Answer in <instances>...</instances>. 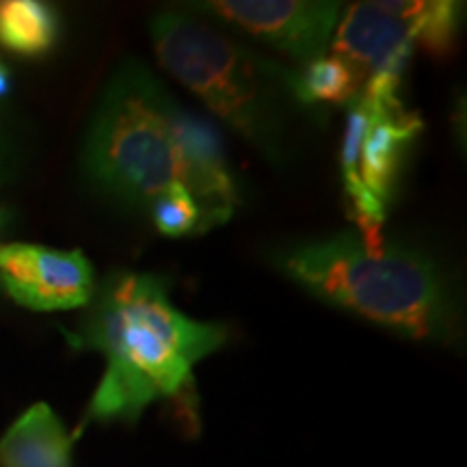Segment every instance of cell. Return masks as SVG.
I'll list each match as a JSON object with an SVG mask.
<instances>
[{"label":"cell","mask_w":467,"mask_h":467,"mask_svg":"<svg viewBox=\"0 0 467 467\" xmlns=\"http://www.w3.org/2000/svg\"><path fill=\"white\" fill-rule=\"evenodd\" d=\"M17 156V145L14 130H11L7 117H5L3 110H0V182L3 178L11 171V167L16 165Z\"/></svg>","instance_id":"cell-14"},{"label":"cell","mask_w":467,"mask_h":467,"mask_svg":"<svg viewBox=\"0 0 467 467\" xmlns=\"http://www.w3.org/2000/svg\"><path fill=\"white\" fill-rule=\"evenodd\" d=\"M227 327L186 317L161 275L113 271L96 285L69 342L98 350L107 370L87 407V422L134 424L151 402L182 396L192 368L227 340Z\"/></svg>","instance_id":"cell-1"},{"label":"cell","mask_w":467,"mask_h":467,"mask_svg":"<svg viewBox=\"0 0 467 467\" xmlns=\"http://www.w3.org/2000/svg\"><path fill=\"white\" fill-rule=\"evenodd\" d=\"M74 435L52 411L37 402L0 437V467H74Z\"/></svg>","instance_id":"cell-9"},{"label":"cell","mask_w":467,"mask_h":467,"mask_svg":"<svg viewBox=\"0 0 467 467\" xmlns=\"http://www.w3.org/2000/svg\"><path fill=\"white\" fill-rule=\"evenodd\" d=\"M180 107L150 67L124 58L93 110L83 171L102 195L150 208L171 184L184 186Z\"/></svg>","instance_id":"cell-4"},{"label":"cell","mask_w":467,"mask_h":467,"mask_svg":"<svg viewBox=\"0 0 467 467\" xmlns=\"http://www.w3.org/2000/svg\"><path fill=\"white\" fill-rule=\"evenodd\" d=\"M151 221L162 236L182 238L206 234L210 227L203 217L200 203L182 184H171L150 206Z\"/></svg>","instance_id":"cell-13"},{"label":"cell","mask_w":467,"mask_h":467,"mask_svg":"<svg viewBox=\"0 0 467 467\" xmlns=\"http://www.w3.org/2000/svg\"><path fill=\"white\" fill-rule=\"evenodd\" d=\"M334 55L359 66L370 76L375 72H399L411 61L413 26L409 0L355 3L342 9L331 37Z\"/></svg>","instance_id":"cell-8"},{"label":"cell","mask_w":467,"mask_h":467,"mask_svg":"<svg viewBox=\"0 0 467 467\" xmlns=\"http://www.w3.org/2000/svg\"><path fill=\"white\" fill-rule=\"evenodd\" d=\"M11 219H14V213L7 206H0V234L7 230V225L11 223Z\"/></svg>","instance_id":"cell-16"},{"label":"cell","mask_w":467,"mask_h":467,"mask_svg":"<svg viewBox=\"0 0 467 467\" xmlns=\"http://www.w3.org/2000/svg\"><path fill=\"white\" fill-rule=\"evenodd\" d=\"M61 35L57 9L39 0H0V48L25 58H42Z\"/></svg>","instance_id":"cell-10"},{"label":"cell","mask_w":467,"mask_h":467,"mask_svg":"<svg viewBox=\"0 0 467 467\" xmlns=\"http://www.w3.org/2000/svg\"><path fill=\"white\" fill-rule=\"evenodd\" d=\"M96 282L83 251L42 244H0V292L35 312H63L89 306Z\"/></svg>","instance_id":"cell-6"},{"label":"cell","mask_w":467,"mask_h":467,"mask_svg":"<svg viewBox=\"0 0 467 467\" xmlns=\"http://www.w3.org/2000/svg\"><path fill=\"white\" fill-rule=\"evenodd\" d=\"M268 262L309 295L409 340H463L459 285L435 254L409 241L368 247L358 230L296 238L268 249Z\"/></svg>","instance_id":"cell-2"},{"label":"cell","mask_w":467,"mask_h":467,"mask_svg":"<svg viewBox=\"0 0 467 467\" xmlns=\"http://www.w3.org/2000/svg\"><path fill=\"white\" fill-rule=\"evenodd\" d=\"M463 5L452 0L411 3L413 44L433 58H448L457 50Z\"/></svg>","instance_id":"cell-12"},{"label":"cell","mask_w":467,"mask_h":467,"mask_svg":"<svg viewBox=\"0 0 467 467\" xmlns=\"http://www.w3.org/2000/svg\"><path fill=\"white\" fill-rule=\"evenodd\" d=\"M368 74L337 55H325L295 69L299 100L309 109L350 107L364 91Z\"/></svg>","instance_id":"cell-11"},{"label":"cell","mask_w":467,"mask_h":467,"mask_svg":"<svg viewBox=\"0 0 467 467\" xmlns=\"http://www.w3.org/2000/svg\"><path fill=\"white\" fill-rule=\"evenodd\" d=\"M184 11L236 26L301 66L329 50L344 5L334 0H208Z\"/></svg>","instance_id":"cell-5"},{"label":"cell","mask_w":467,"mask_h":467,"mask_svg":"<svg viewBox=\"0 0 467 467\" xmlns=\"http://www.w3.org/2000/svg\"><path fill=\"white\" fill-rule=\"evenodd\" d=\"M400 87L402 76L375 72L361 91L368 128L359 150V178L385 208L394 200L409 148L424 130L422 117L402 102Z\"/></svg>","instance_id":"cell-7"},{"label":"cell","mask_w":467,"mask_h":467,"mask_svg":"<svg viewBox=\"0 0 467 467\" xmlns=\"http://www.w3.org/2000/svg\"><path fill=\"white\" fill-rule=\"evenodd\" d=\"M9 93H11V69L7 63H5V58L0 57V100L7 98Z\"/></svg>","instance_id":"cell-15"},{"label":"cell","mask_w":467,"mask_h":467,"mask_svg":"<svg viewBox=\"0 0 467 467\" xmlns=\"http://www.w3.org/2000/svg\"><path fill=\"white\" fill-rule=\"evenodd\" d=\"M150 37L161 67L271 165L284 167L299 130L323 113L299 100L295 69L251 50L191 11L156 14Z\"/></svg>","instance_id":"cell-3"}]
</instances>
